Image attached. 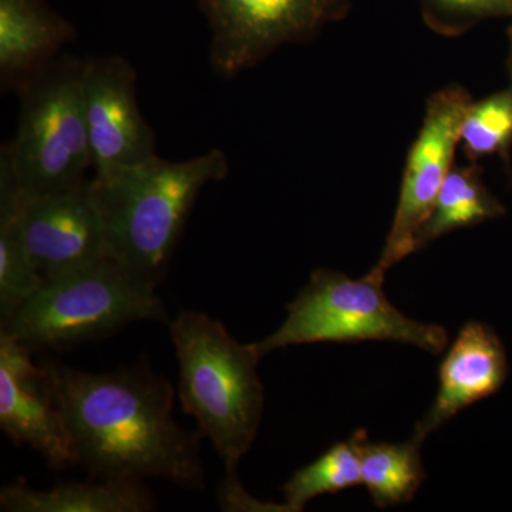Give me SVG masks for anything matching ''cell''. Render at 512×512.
Segmentation results:
<instances>
[{
    "label": "cell",
    "instance_id": "6da1fadb",
    "mask_svg": "<svg viewBox=\"0 0 512 512\" xmlns=\"http://www.w3.org/2000/svg\"><path fill=\"white\" fill-rule=\"evenodd\" d=\"M77 461L100 480L161 478L204 491L201 433L173 416L174 389L143 365L89 373L62 363L42 366Z\"/></svg>",
    "mask_w": 512,
    "mask_h": 512
},
{
    "label": "cell",
    "instance_id": "7a4b0ae2",
    "mask_svg": "<svg viewBox=\"0 0 512 512\" xmlns=\"http://www.w3.org/2000/svg\"><path fill=\"white\" fill-rule=\"evenodd\" d=\"M229 174L218 148L185 161L158 156L90 185L106 235L107 256L148 284L167 272L202 190Z\"/></svg>",
    "mask_w": 512,
    "mask_h": 512
},
{
    "label": "cell",
    "instance_id": "3957f363",
    "mask_svg": "<svg viewBox=\"0 0 512 512\" xmlns=\"http://www.w3.org/2000/svg\"><path fill=\"white\" fill-rule=\"evenodd\" d=\"M170 332L180 367L181 407L225 467H238L254 446L264 413V386L256 370L261 359L205 313L181 312Z\"/></svg>",
    "mask_w": 512,
    "mask_h": 512
},
{
    "label": "cell",
    "instance_id": "277c9868",
    "mask_svg": "<svg viewBox=\"0 0 512 512\" xmlns=\"http://www.w3.org/2000/svg\"><path fill=\"white\" fill-rule=\"evenodd\" d=\"M84 59L57 57L16 92L20 101L15 138L0 151L19 191L47 194L90 180L92 148L83 106Z\"/></svg>",
    "mask_w": 512,
    "mask_h": 512
},
{
    "label": "cell",
    "instance_id": "5b68a950",
    "mask_svg": "<svg viewBox=\"0 0 512 512\" xmlns=\"http://www.w3.org/2000/svg\"><path fill=\"white\" fill-rule=\"evenodd\" d=\"M157 286L141 281L113 259L47 281L0 332L32 352L64 350L106 338L141 320L168 319Z\"/></svg>",
    "mask_w": 512,
    "mask_h": 512
},
{
    "label": "cell",
    "instance_id": "8992f818",
    "mask_svg": "<svg viewBox=\"0 0 512 512\" xmlns=\"http://www.w3.org/2000/svg\"><path fill=\"white\" fill-rule=\"evenodd\" d=\"M384 278L372 272L353 279L316 269L308 285L286 305V319L272 335L249 343L259 359L289 346L390 340L440 355L448 345L443 326L417 322L400 312L383 291Z\"/></svg>",
    "mask_w": 512,
    "mask_h": 512
},
{
    "label": "cell",
    "instance_id": "52a82bcc",
    "mask_svg": "<svg viewBox=\"0 0 512 512\" xmlns=\"http://www.w3.org/2000/svg\"><path fill=\"white\" fill-rule=\"evenodd\" d=\"M210 29V66L231 79L279 47L305 42L348 12V0H200Z\"/></svg>",
    "mask_w": 512,
    "mask_h": 512
},
{
    "label": "cell",
    "instance_id": "ba28073f",
    "mask_svg": "<svg viewBox=\"0 0 512 512\" xmlns=\"http://www.w3.org/2000/svg\"><path fill=\"white\" fill-rule=\"evenodd\" d=\"M90 181L70 190L26 194L0 165V202L12 211L29 258L46 281L107 258L103 220Z\"/></svg>",
    "mask_w": 512,
    "mask_h": 512
},
{
    "label": "cell",
    "instance_id": "9c48e42d",
    "mask_svg": "<svg viewBox=\"0 0 512 512\" xmlns=\"http://www.w3.org/2000/svg\"><path fill=\"white\" fill-rule=\"evenodd\" d=\"M471 101L470 93L460 86H448L430 97L423 126L407 157L392 228L372 274L384 278L393 265L414 252L416 232L453 168L461 123Z\"/></svg>",
    "mask_w": 512,
    "mask_h": 512
},
{
    "label": "cell",
    "instance_id": "30bf717a",
    "mask_svg": "<svg viewBox=\"0 0 512 512\" xmlns=\"http://www.w3.org/2000/svg\"><path fill=\"white\" fill-rule=\"evenodd\" d=\"M83 106L93 177H109L156 157V134L137 101V72L126 57L84 59Z\"/></svg>",
    "mask_w": 512,
    "mask_h": 512
},
{
    "label": "cell",
    "instance_id": "8fae6325",
    "mask_svg": "<svg viewBox=\"0 0 512 512\" xmlns=\"http://www.w3.org/2000/svg\"><path fill=\"white\" fill-rule=\"evenodd\" d=\"M32 350L0 332V429L16 446L37 451L53 470L77 466L76 450L43 367Z\"/></svg>",
    "mask_w": 512,
    "mask_h": 512
},
{
    "label": "cell",
    "instance_id": "7c38bea8",
    "mask_svg": "<svg viewBox=\"0 0 512 512\" xmlns=\"http://www.w3.org/2000/svg\"><path fill=\"white\" fill-rule=\"evenodd\" d=\"M507 352L491 326L468 322L443 357L436 399L416 424L413 437L423 443L461 410L493 396L507 380Z\"/></svg>",
    "mask_w": 512,
    "mask_h": 512
},
{
    "label": "cell",
    "instance_id": "4fadbf2b",
    "mask_svg": "<svg viewBox=\"0 0 512 512\" xmlns=\"http://www.w3.org/2000/svg\"><path fill=\"white\" fill-rule=\"evenodd\" d=\"M77 39L47 0H0V87L18 92Z\"/></svg>",
    "mask_w": 512,
    "mask_h": 512
},
{
    "label": "cell",
    "instance_id": "5bb4252c",
    "mask_svg": "<svg viewBox=\"0 0 512 512\" xmlns=\"http://www.w3.org/2000/svg\"><path fill=\"white\" fill-rule=\"evenodd\" d=\"M156 505L143 481L133 480L94 478L50 490H33L19 480L0 490V510L6 512H148Z\"/></svg>",
    "mask_w": 512,
    "mask_h": 512
},
{
    "label": "cell",
    "instance_id": "9a60e30c",
    "mask_svg": "<svg viewBox=\"0 0 512 512\" xmlns=\"http://www.w3.org/2000/svg\"><path fill=\"white\" fill-rule=\"evenodd\" d=\"M505 212L507 208L484 184L483 171L476 163L451 168L430 214L416 232L414 252L457 229L497 220Z\"/></svg>",
    "mask_w": 512,
    "mask_h": 512
},
{
    "label": "cell",
    "instance_id": "2e32d148",
    "mask_svg": "<svg viewBox=\"0 0 512 512\" xmlns=\"http://www.w3.org/2000/svg\"><path fill=\"white\" fill-rule=\"evenodd\" d=\"M421 444L414 437L404 443H386L370 441L367 434L363 436L360 443L362 484L376 507H394L413 500L426 478Z\"/></svg>",
    "mask_w": 512,
    "mask_h": 512
},
{
    "label": "cell",
    "instance_id": "e0dca14e",
    "mask_svg": "<svg viewBox=\"0 0 512 512\" xmlns=\"http://www.w3.org/2000/svg\"><path fill=\"white\" fill-rule=\"evenodd\" d=\"M365 430H357L308 466L299 468L282 487L288 512H301L313 498L335 494L362 484L360 443Z\"/></svg>",
    "mask_w": 512,
    "mask_h": 512
},
{
    "label": "cell",
    "instance_id": "ac0fdd59",
    "mask_svg": "<svg viewBox=\"0 0 512 512\" xmlns=\"http://www.w3.org/2000/svg\"><path fill=\"white\" fill-rule=\"evenodd\" d=\"M460 143L471 163L498 156L510 164L512 87L468 104L460 127Z\"/></svg>",
    "mask_w": 512,
    "mask_h": 512
},
{
    "label": "cell",
    "instance_id": "d6986e66",
    "mask_svg": "<svg viewBox=\"0 0 512 512\" xmlns=\"http://www.w3.org/2000/svg\"><path fill=\"white\" fill-rule=\"evenodd\" d=\"M46 282L29 258L12 211L0 202V325L8 322Z\"/></svg>",
    "mask_w": 512,
    "mask_h": 512
},
{
    "label": "cell",
    "instance_id": "ffe728a7",
    "mask_svg": "<svg viewBox=\"0 0 512 512\" xmlns=\"http://www.w3.org/2000/svg\"><path fill=\"white\" fill-rule=\"evenodd\" d=\"M427 25L444 36H460L494 18L512 16L511 0H420Z\"/></svg>",
    "mask_w": 512,
    "mask_h": 512
},
{
    "label": "cell",
    "instance_id": "44dd1931",
    "mask_svg": "<svg viewBox=\"0 0 512 512\" xmlns=\"http://www.w3.org/2000/svg\"><path fill=\"white\" fill-rule=\"evenodd\" d=\"M218 505L222 511H279L288 512L285 504H266L256 500L247 493L244 485L237 476V467H225V477L222 478L217 493Z\"/></svg>",
    "mask_w": 512,
    "mask_h": 512
},
{
    "label": "cell",
    "instance_id": "7402d4cb",
    "mask_svg": "<svg viewBox=\"0 0 512 512\" xmlns=\"http://www.w3.org/2000/svg\"><path fill=\"white\" fill-rule=\"evenodd\" d=\"M508 74H510V86L512 87V26L508 29Z\"/></svg>",
    "mask_w": 512,
    "mask_h": 512
},
{
    "label": "cell",
    "instance_id": "603a6c76",
    "mask_svg": "<svg viewBox=\"0 0 512 512\" xmlns=\"http://www.w3.org/2000/svg\"><path fill=\"white\" fill-rule=\"evenodd\" d=\"M511 2H512V0H511Z\"/></svg>",
    "mask_w": 512,
    "mask_h": 512
}]
</instances>
